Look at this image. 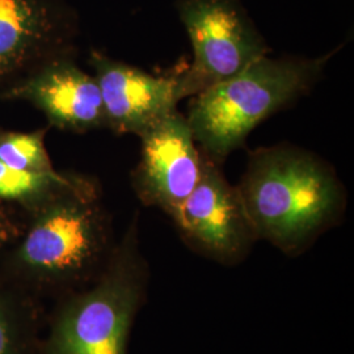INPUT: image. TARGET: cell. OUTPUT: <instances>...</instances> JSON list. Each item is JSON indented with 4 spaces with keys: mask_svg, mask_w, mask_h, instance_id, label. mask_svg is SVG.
<instances>
[{
    "mask_svg": "<svg viewBox=\"0 0 354 354\" xmlns=\"http://www.w3.org/2000/svg\"><path fill=\"white\" fill-rule=\"evenodd\" d=\"M115 241L99 180L77 172L70 185L26 215L21 235L0 256V283L42 302L57 299L96 279Z\"/></svg>",
    "mask_w": 354,
    "mask_h": 354,
    "instance_id": "6da1fadb",
    "label": "cell"
},
{
    "mask_svg": "<svg viewBox=\"0 0 354 354\" xmlns=\"http://www.w3.org/2000/svg\"><path fill=\"white\" fill-rule=\"evenodd\" d=\"M259 241L298 256L342 222L348 193L333 165L291 143L251 152L236 185Z\"/></svg>",
    "mask_w": 354,
    "mask_h": 354,
    "instance_id": "7a4b0ae2",
    "label": "cell"
},
{
    "mask_svg": "<svg viewBox=\"0 0 354 354\" xmlns=\"http://www.w3.org/2000/svg\"><path fill=\"white\" fill-rule=\"evenodd\" d=\"M149 279L136 213L100 274L87 286L55 299L46 315L42 354H127Z\"/></svg>",
    "mask_w": 354,
    "mask_h": 354,
    "instance_id": "3957f363",
    "label": "cell"
},
{
    "mask_svg": "<svg viewBox=\"0 0 354 354\" xmlns=\"http://www.w3.org/2000/svg\"><path fill=\"white\" fill-rule=\"evenodd\" d=\"M337 51L319 57L266 55L238 75L190 97L185 117L200 151L223 165L254 127L315 88Z\"/></svg>",
    "mask_w": 354,
    "mask_h": 354,
    "instance_id": "277c9868",
    "label": "cell"
},
{
    "mask_svg": "<svg viewBox=\"0 0 354 354\" xmlns=\"http://www.w3.org/2000/svg\"><path fill=\"white\" fill-rule=\"evenodd\" d=\"M193 61L176 74L180 100L238 75L270 48L241 0H177Z\"/></svg>",
    "mask_w": 354,
    "mask_h": 354,
    "instance_id": "5b68a950",
    "label": "cell"
},
{
    "mask_svg": "<svg viewBox=\"0 0 354 354\" xmlns=\"http://www.w3.org/2000/svg\"><path fill=\"white\" fill-rule=\"evenodd\" d=\"M171 219L192 251L223 266L241 263L259 241L238 187L203 153L201 177Z\"/></svg>",
    "mask_w": 354,
    "mask_h": 354,
    "instance_id": "8992f818",
    "label": "cell"
},
{
    "mask_svg": "<svg viewBox=\"0 0 354 354\" xmlns=\"http://www.w3.org/2000/svg\"><path fill=\"white\" fill-rule=\"evenodd\" d=\"M77 35L64 0H0V96L38 64L76 54Z\"/></svg>",
    "mask_w": 354,
    "mask_h": 354,
    "instance_id": "52a82bcc",
    "label": "cell"
},
{
    "mask_svg": "<svg viewBox=\"0 0 354 354\" xmlns=\"http://www.w3.org/2000/svg\"><path fill=\"white\" fill-rule=\"evenodd\" d=\"M140 156L130 174L142 205L169 218L194 190L203 171L200 151L185 114L178 109L142 133Z\"/></svg>",
    "mask_w": 354,
    "mask_h": 354,
    "instance_id": "ba28073f",
    "label": "cell"
},
{
    "mask_svg": "<svg viewBox=\"0 0 354 354\" xmlns=\"http://www.w3.org/2000/svg\"><path fill=\"white\" fill-rule=\"evenodd\" d=\"M23 102L48 120V127L73 134L106 129L102 95L95 76L76 62V54L59 55L36 66L1 96Z\"/></svg>",
    "mask_w": 354,
    "mask_h": 354,
    "instance_id": "9c48e42d",
    "label": "cell"
},
{
    "mask_svg": "<svg viewBox=\"0 0 354 354\" xmlns=\"http://www.w3.org/2000/svg\"><path fill=\"white\" fill-rule=\"evenodd\" d=\"M88 64L100 89L106 129L115 136L140 137L181 102L176 75H152L96 49L89 51Z\"/></svg>",
    "mask_w": 354,
    "mask_h": 354,
    "instance_id": "30bf717a",
    "label": "cell"
},
{
    "mask_svg": "<svg viewBox=\"0 0 354 354\" xmlns=\"http://www.w3.org/2000/svg\"><path fill=\"white\" fill-rule=\"evenodd\" d=\"M45 322L42 301L0 283V354H42Z\"/></svg>",
    "mask_w": 354,
    "mask_h": 354,
    "instance_id": "8fae6325",
    "label": "cell"
},
{
    "mask_svg": "<svg viewBox=\"0 0 354 354\" xmlns=\"http://www.w3.org/2000/svg\"><path fill=\"white\" fill-rule=\"evenodd\" d=\"M77 172L30 174L12 169L0 160V200L30 214L73 183Z\"/></svg>",
    "mask_w": 354,
    "mask_h": 354,
    "instance_id": "7c38bea8",
    "label": "cell"
},
{
    "mask_svg": "<svg viewBox=\"0 0 354 354\" xmlns=\"http://www.w3.org/2000/svg\"><path fill=\"white\" fill-rule=\"evenodd\" d=\"M50 127L30 131L0 130V160L16 171L50 174L57 171L46 147Z\"/></svg>",
    "mask_w": 354,
    "mask_h": 354,
    "instance_id": "4fadbf2b",
    "label": "cell"
},
{
    "mask_svg": "<svg viewBox=\"0 0 354 354\" xmlns=\"http://www.w3.org/2000/svg\"><path fill=\"white\" fill-rule=\"evenodd\" d=\"M26 226V214L0 200V256L19 239Z\"/></svg>",
    "mask_w": 354,
    "mask_h": 354,
    "instance_id": "5bb4252c",
    "label": "cell"
}]
</instances>
